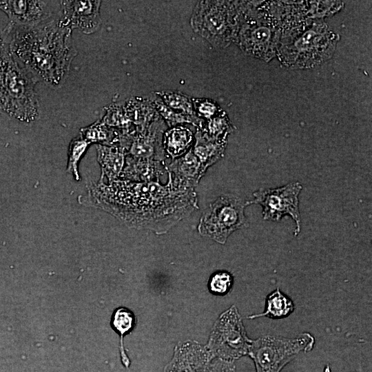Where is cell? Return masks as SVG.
Listing matches in <instances>:
<instances>
[{
    "label": "cell",
    "mask_w": 372,
    "mask_h": 372,
    "mask_svg": "<svg viewBox=\"0 0 372 372\" xmlns=\"http://www.w3.org/2000/svg\"><path fill=\"white\" fill-rule=\"evenodd\" d=\"M167 125L159 116L145 129L132 137L127 155L136 158L164 161L166 157L162 144L163 134Z\"/></svg>",
    "instance_id": "cell-11"
},
{
    "label": "cell",
    "mask_w": 372,
    "mask_h": 372,
    "mask_svg": "<svg viewBox=\"0 0 372 372\" xmlns=\"http://www.w3.org/2000/svg\"><path fill=\"white\" fill-rule=\"evenodd\" d=\"M233 284L232 274L226 271H218L210 277L208 287L211 293L216 296H224L231 290Z\"/></svg>",
    "instance_id": "cell-26"
},
{
    "label": "cell",
    "mask_w": 372,
    "mask_h": 372,
    "mask_svg": "<svg viewBox=\"0 0 372 372\" xmlns=\"http://www.w3.org/2000/svg\"><path fill=\"white\" fill-rule=\"evenodd\" d=\"M324 372H331V368H330V366H329V364H327V365L324 366Z\"/></svg>",
    "instance_id": "cell-29"
},
{
    "label": "cell",
    "mask_w": 372,
    "mask_h": 372,
    "mask_svg": "<svg viewBox=\"0 0 372 372\" xmlns=\"http://www.w3.org/2000/svg\"><path fill=\"white\" fill-rule=\"evenodd\" d=\"M37 82L14 59L0 36V112L30 123L39 116Z\"/></svg>",
    "instance_id": "cell-3"
},
{
    "label": "cell",
    "mask_w": 372,
    "mask_h": 372,
    "mask_svg": "<svg viewBox=\"0 0 372 372\" xmlns=\"http://www.w3.org/2000/svg\"><path fill=\"white\" fill-rule=\"evenodd\" d=\"M195 143L192 149L200 163L202 172H205L225 154L227 145V139L214 141L205 136L200 130L197 129L194 134Z\"/></svg>",
    "instance_id": "cell-16"
},
{
    "label": "cell",
    "mask_w": 372,
    "mask_h": 372,
    "mask_svg": "<svg viewBox=\"0 0 372 372\" xmlns=\"http://www.w3.org/2000/svg\"><path fill=\"white\" fill-rule=\"evenodd\" d=\"M166 166L165 161L136 158L127 155L125 167L119 178L136 182L156 181L153 179L158 180Z\"/></svg>",
    "instance_id": "cell-14"
},
{
    "label": "cell",
    "mask_w": 372,
    "mask_h": 372,
    "mask_svg": "<svg viewBox=\"0 0 372 372\" xmlns=\"http://www.w3.org/2000/svg\"><path fill=\"white\" fill-rule=\"evenodd\" d=\"M244 1H199L190 19L194 32L216 48L236 41Z\"/></svg>",
    "instance_id": "cell-4"
},
{
    "label": "cell",
    "mask_w": 372,
    "mask_h": 372,
    "mask_svg": "<svg viewBox=\"0 0 372 372\" xmlns=\"http://www.w3.org/2000/svg\"><path fill=\"white\" fill-rule=\"evenodd\" d=\"M192 101L196 115L201 120H209L223 111L216 101L209 99L192 98Z\"/></svg>",
    "instance_id": "cell-27"
},
{
    "label": "cell",
    "mask_w": 372,
    "mask_h": 372,
    "mask_svg": "<svg viewBox=\"0 0 372 372\" xmlns=\"http://www.w3.org/2000/svg\"><path fill=\"white\" fill-rule=\"evenodd\" d=\"M314 343V337L309 333L292 338L265 335L251 340L248 355L256 372H280L300 353L310 351Z\"/></svg>",
    "instance_id": "cell-5"
},
{
    "label": "cell",
    "mask_w": 372,
    "mask_h": 372,
    "mask_svg": "<svg viewBox=\"0 0 372 372\" xmlns=\"http://www.w3.org/2000/svg\"><path fill=\"white\" fill-rule=\"evenodd\" d=\"M251 342L237 307L232 305L215 322L205 346L213 358L234 361L248 355Z\"/></svg>",
    "instance_id": "cell-7"
},
{
    "label": "cell",
    "mask_w": 372,
    "mask_h": 372,
    "mask_svg": "<svg viewBox=\"0 0 372 372\" xmlns=\"http://www.w3.org/2000/svg\"><path fill=\"white\" fill-rule=\"evenodd\" d=\"M302 189L298 182H291L273 189L260 188L253 193L254 199L246 202V205L258 204L262 207L265 220L279 221L283 216H291L300 229L301 218L299 209V194Z\"/></svg>",
    "instance_id": "cell-8"
},
{
    "label": "cell",
    "mask_w": 372,
    "mask_h": 372,
    "mask_svg": "<svg viewBox=\"0 0 372 372\" xmlns=\"http://www.w3.org/2000/svg\"><path fill=\"white\" fill-rule=\"evenodd\" d=\"M101 1H60L58 23L72 30L79 29L85 34H92L101 24Z\"/></svg>",
    "instance_id": "cell-10"
},
{
    "label": "cell",
    "mask_w": 372,
    "mask_h": 372,
    "mask_svg": "<svg viewBox=\"0 0 372 372\" xmlns=\"http://www.w3.org/2000/svg\"><path fill=\"white\" fill-rule=\"evenodd\" d=\"M0 10L15 25L34 26L57 18L60 1H0Z\"/></svg>",
    "instance_id": "cell-9"
},
{
    "label": "cell",
    "mask_w": 372,
    "mask_h": 372,
    "mask_svg": "<svg viewBox=\"0 0 372 372\" xmlns=\"http://www.w3.org/2000/svg\"><path fill=\"white\" fill-rule=\"evenodd\" d=\"M295 309L293 300L279 288L269 293L265 298L263 312L249 316V319L266 317L271 319H282L288 317Z\"/></svg>",
    "instance_id": "cell-19"
},
{
    "label": "cell",
    "mask_w": 372,
    "mask_h": 372,
    "mask_svg": "<svg viewBox=\"0 0 372 372\" xmlns=\"http://www.w3.org/2000/svg\"><path fill=\"white\" fill-rule=\"evenodd\" d=\"M124 106L136 132L145 129L159 116L150 99L133 96L124 102Z\"/></svg>",
    "instance_id": "cell-18"
},
{
    "label": "cell",
    "mask_w": 372,
    "mask_h": 372,
    "mask_svg": "<svg viewBox=\"0 0 372 372\" xmlns=\"http://www.w3.org/2000/svg\"><path fill=\"white\" fill-rule=\"evenodd\" d=\"M203 372H236L234 361L213 358Z\"/></svg>",
    "instance_id": "cell-28"
},
{
    "label": "cell",
    "mask_w": 372,
    "mask_h": 372,
    "mask_svg": "<svg viewBox=\"0 0 372 372\" xmlns=\"http://www.w3.org/2000/svg\"><path fill=\"white\" fill-rule=\"evenodd\" d=\"M246 206V202L237 196L230 194L218 196L201 216L197 227L199 234L225 244L234 231L247 226Z\"/></svg>",
    "instance_id": "cell-6"
},
{
    "label": "cell",
    "mask_w": 372,
    "mask_h": 372,
    "mask_svg": "<svg viewBox=\"0 0 372 372\" xmlns=\"http://www.w3.org/2000/svg\"><path fill=\"white\" fill-rule=\"evenodd\" d=\"M198 129L207 138L214 141H220L227 139V136L232 132L233 127L226 113L222 111L209 120H203L200 127Z\"/></svg>",
    "instance_id": "cell-22"
},
{
    "label": "cell",
    "mask_w": 372,
    "mask_h": 372,
    "mask_svg": "<svg viewBox=\"0 0 372 372\" xmlns=\"http://www.w3.org/2000/svg\"><path fill=\"white\" fill-rule=\"evenodd\" d=\"M193 132L184 125H176L167 129L163 134V148L165 154L172 160L185 154L194 142Z\"/></svg>",
    "instance_id": "cell-15"
},
{
    "label": "cell",
    "mask_w": 372,
    "mask_h": 372,
    "mask_svg": "<svg viewBox=\"0 0 372 372\" xmlns=\"http://www.w3.org/2000/svg\"><path fill=\"white\" fill-rule=\"evenodd\" d=\"M136 319L133 312L126 307L116 309L111 317L110 325L120 336V355L123 364L128 368L130 361L126 354L123 345V338L134 328Z\"/></svg>",
    "instance_id": "cell-20"
},
{
    "label": "cell",
    "mask_w": 372,
    "mask_h": 372,
    "mask_svg": "<svg viewBox=\"0 0 372 372\" xmlns=\"http://www.w3.org/2000/svg\"><path fill=\"white\" fill-rule=\"evenodd\" d=\"M153 94H154V99H152L153 105L157 113L168 127H172L183 123H189L196 126L197 129L200 127L203 120L194 118L173 110L167 106L158 96Z\"/></svg>",
    "instance_id": "cell-24"
},
{
    "label": "cell",
    "mask_w": 372,
    "mask_h": 372,
    "mask_svg": "<svg viewBox=\"0 0 372 372\" xmlns=\"http://www.w3.org/2000/svg\"><path fill=\"white\" fill-rule=\"evenodd\" d=\"M192 148L185 154L167 165L166 171L177 179L194 187L204 174L200 163Z\"/></svg>",
    "instance_id": "cell-17"
},
{
    "label": "cell",
    "mask_w": 372,
    "mask_h": 372,
    "mask_svg": "<svg viewBox=\"0 0 372 372\" xmlns=\"http://www.w3.org/2000/svg\"><path fill=\"white\" fill-rule=\"evenodd\" d=\"M97 161L101 166V175L99 182L110 183L120 178L125 164L127 152L123 147L117 145H96Z\"/></svg>",
    "instance_id": "cell-13"
},
{
    "label": "cell",
    "mask_w": 372,
    "mask_h": 372,
    "mask_svg": "<svg viewBox=\"0 0 372 372\" xmlns=\"http://www.w3.org/2000/svg\"><path fill=\"white\" fill-rule=\"evenodd\" d=\"M169 174L166 185L158 180L117 179L98 182L90 189L94 205L130 227L146 228L158 234L167 231L198 209L194 187Z\"/></svg>",
    "instance_id": "cell-1"
},
{
    "label": "cell",
    "mask_w": 372,
    "mask_h": 372,
    "mask_svg": "<svg viewBox=\"0 0 372 372\" xmlns=\"http://www.w3.org/2000/svg\"><path fill=\"white\" fill-rule=\"evenodd\" d=\"M90 143L80 136L74 138L69 145L67 172L72 174L76 180L81 179L79 173V163L85 153Z\"/></svg>",
    "instance_id": "cell-25"
},
{
    "label": "cell",
    "mask_w": 372,
    "mask_h": 372,
    "mask_svg": "<svg viewBox=\"0 0 372 372\" xmlns=\"http://www.w3.org/2000/svg\"><path fill=\"white\" fill-rule=\"evenodd\" d=\"M212 359L205 345L194 340L181 342L163 372H203Z\"/></svg>",
    "instance_id": "cell-12"
},
{
    "label": "cell",
    "mask_w": 372,
    "mask_h": 372,
    "mask_svg": "<svg viewBox=\"0 0 372 372\" xmlns=\"http://www.w3.org/2000/svg\"><path fill=\"white\" fill-rule=\"evenodd\" d=\"M119 135L118 130L109 127L101 119L80 130V136L90 144L118 145Z\"/></svg>",
    "instance_id": "cell-21"
},
{
    "label": "cell",
    "mask_w": 372,
    "mask_h": 372,
    "mask_svg": "<svg viewBox=\"0 0 372 372\" xmlns=\"http://www.w3.org/2000/svg\"><path fill=\"white\" fill-rule=\"evenodd\" d=\"M154 93L173 110L194 118H198L194 112L192 98L189 96L172 90L157 91Z\"/></svg>",
    "instance_id": "cell-23"
},
{
    "label": "cell",
    "mask_w": 372,
    "mask_h": 372,
    "mask_svg": "<svg viewBox=\"0 0 372 372\" xmlns=\"http://www.w3.org/2000/svg\"><path fill=\"white\" fill-rule=\"evenodd\" d=\"M57 18L34 26L10 22L3 33L17 63L37 82L54 88L63 85L78 54L72 30L61 26Z\"/></svg>",
    "instance_id": "cell-2"
}]
</instances>
